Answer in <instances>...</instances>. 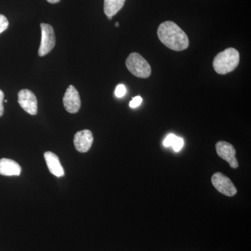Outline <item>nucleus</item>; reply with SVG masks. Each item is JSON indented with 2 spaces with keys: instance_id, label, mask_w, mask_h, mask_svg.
<instances>
[{
  "instance_id": "obj_1",
  "label": "nucleus",
  "mask_w": 251,
  "mask_h": 251,
  "mask_svg": "<svg viewBox=\"0 0 251 251\" xmlns=\"http://www.w3.org/2000/svg\"><path fill=\"white\" fill-rule=\"evenodd\" d=\"M157 34L159 40L173 50H184L189 46L186 33L173 21L162 23L158 28Z\"/></svg>"
},
{
  "instance_id": "obj_2",
  "label": "nucleus",
  "mask_w": 251,
  "mask_h": 251,
  "mask_svg": "<svg viewBox=\"0 0 251 251\" xmlns=\"http://www.w3.org/2000/svg\"><path fill=\"white\" fill-rule=\"evenodd\" d=\"M239 52L233 48H229L220 52L214 57L213 67L217 74L221 75L233 72L239 65Z\"/></svg>"
},
{
  "instance_id": "obj_3",
  "label": "nucleus",
  "mask_w": 251,
  "mask_h": 251,
  "mask_svg": "<svg viewBox=\"0 0 251 251\" xmlns=\"http://www.w3.org/2000/svg\"><path fill=\"white\" fill-rule=\"evenodd\" d=\"M127 69L135 76L147 78L151 75V69L150 64L143 56L137 52L130 54L126 60Z\"/></svg>"
},
{
  "instance_id": "obj_4",
  "label": "nucleus",
  "mask_w": 251,
  "mask_h": 251,
  "mask_svg": "<svg viewBox=\"0 0 251 251\" xmlns=\"http://www.w3.org/2000/svg\"><path fill=\"white\" fill-rule=\"evenodd\" d=\"M41 41L39 49V56L44 57L51 52L56 44L53 27L49 24L41 23Z\"/></svg>"
},
{
  "instance_id": "obj_5",
  "label": "nucleus",
  "mask_w": 251,
  "mask_h": 251,
  "mask_svg": "<svg viewBox=\"0 0 251 251\" xmlns=\"http://www.w3.org/2000/svg\"><path fill=\"white\" fill-rule=\"evenodd\" d=\"M211 183L214 187L227 197H233L237 193V188L229 177L222 173H216L211 176Z\"/></svg>"
},
{
  "instance_id": "obj_6",
  "label": "nucleus",
  "mask_w": 251,
  "mask_h": 251,
  "mask_svg": "<svg viewBox=\"0 0 251 251\" xmlns=\"http://www.w3.org/2000/svg\"><path fill=\"white\" fill-rule=\"evenodd\" d=\"M216 150L220 158L229 163L231 168H239V162L236 158V150L232 144L226 141H219L216 144Z\"/></svg>"
},
{
  "instance_id": "obj_7",
  "label": "nucleus",
  "mask_w": 251,
  "mask_h": 251,
  "mask_svg": "<svg viewBox=\"0 0 251 251\" xmlns=\"http://www.w3.org/2000/svg\"><path fill=\"white\" fill-rule=\"evenodd\" d=\"M18 103L21 108L31 115H36L38 112V102L35 94L29 90H22L18 92Z\"/></svg>"
},
{
  "instance_id": "obj_8",
  "label": "nucleus",
  "mask_w": 251,
  "mask_h": 251,
  "mask_svg": "<svg viewBox=\"0 0 251 251\" xmlns=\"http://www.w3.org/2000/svg\"><path fill=\"white\" fill-rule=\"evenodd\" d=\"M63 103L66 110L69 113H77L80 110L81 106L80 94L74 85H70L67 89L63 98Z\"/></svg>"
},
{
  "instance_id": "obj_9",
  "label": "nucleus",
  "mask_w": 251,
  "mask_h": 251,
  "mask_svg": "<svg viewBox=\"0 0 251 251\" xmlns=\"http://www.w3.org/2000/svg\"><path fill=\"white\" fill-rule=\"evenodd\" d=\"M93 142V134L91 130L87 129L77 132L74 138L75 148L80 153L87 152L92 148Z\"/></svg>"
},
{
  "instance_id": "obj_10",
  "label": "nucleus",
  "mask_w": 251,
  "mask_h": 251,
  "mask_svg": "<svg viewBox=\"0 0 251 251\" xmlns=\"http://www.w3.org/2000/svg\"><path fill=\"white\" fill-rule=\"evenodd\" d=\"M46 164L50 172L57 177H62L64 175V168L61 164L58 156L51 151H46L44 153Z\"/></svg>"
},
{
  "instance_id": "obj_11",
  "label": "nucleus",
  "mask_w": 251,
  "mask_h": 251,
  "mask_svg": "<svg viewBox=\"0 0 251 251\" xmlns=\"http://www.w3.org/2000/svg\"><path fill=\"white\" fill-rule=\"evenodd\" d=\"M22 168L15 161L9 158L0 159V175L4 176H19Z\"/></svg>"
},
{
  "instance_id": "obj_12",
  "label": "nucleus",
  "mask_w": 251,
  "mask_h": 251,
  "mask_svg": "<svg viewBox=\"0 0 251 251\" xmlns=\"http://www.w3.org/2000/svg\"><path fill=\"white\" fill-rule=\"evenodd\" d=\"M126 0H104V12L107 17H113L123 8Z\"/></svg>"
},
{
  "instance_id": "obj_13",
  "label": "nucleus",
  "mask_w": 251,
  "mask_h": 251,
  "mask_svg": "<svg viewBox=\"0 0 251 251\" xmlns=\"http://www.w3.org/2000/svg\"><path fill=\"white\" fill-rule=\"evenodd\" d=\"M9 27V21L4 15L0 14V34L7 29Z\"/></svg>"
},
{
  "instance_id": "obj_14",
  "label": "nucleus",
  "mask_w": 251,
  "mask_h": 251,
  "mask_svg": "<svg viewBox=\"0 0 251 251\" xmlns=\"http://www.w3.org/2000/svg\"><path fill=\"white\" fill-rule=\"evenodd\" d=\"M183 145H184V140L182 138L176 136L174 142H173V145H172V147H173V150L175 151H179L183 148Z\"/></svg>"
},
{
  "instance_id": "obj_15",
  "label": "nucleus",
  "mask_w": 251,
  "mask_h": 251,
  "mask_svg": "<svg viewBox=\"0 0 251 251\" xmlns=\"http://www.w3.org/2000/svg\"><path fill=\"white\" fill-rule=\"evenodd\" d=\"M126 93V89L125 85L123 84H120V85H117L116 89H115V94L118 98H122Z\"/></svg>"
},
{
  "instance_id": "obj_16",
  "label": "nucleus",
  "mask_w": 251,
  "mask_h": 251,
  "mask_svg": "<svg viewBox=\"0 0 251 251\" xmlns=\"http://www.w3.org/2000/svg\"><path fill=\"white\" fill-rule=\"evenodd\" d=\"M142 102H143V99L140 96H138V97H135L132 99L131 101L130 102L129 106L132 108H137V107L139 106Z\"/></svg>"
},
{
  "instance_id": "obj_17",
  "label": "nucleus",
  "mask_w": 251,
  "mask_h": 251,
  "mask_svg": "<svg viewBox=\"0 0 251 251\" xmlns=\"http://www.w3.org/2000/svg\"><path fill=\"white\" fill-rule=\"evenodd\" d=\"M176 135L174 134H169L168 136L166 137V139H165L164 142H163V145L166 147H170L172 146L173 145V142L175 138H176Z\"/></svg>"
},
{
  "instance_id": "obj_18",
  "label": "nucleus",
  "mask_w": 251,
  "mask_h": 251,
  "mask_svg": "<svg viewBox=\"0 0 251 251\" xmlns=\"http://www.w3.org/2000/svg\"><path fill=\"white\" fill-rule=\"evenodd\" d=\"M4 99V94L1 90H0V117L2 116L4 112V105H3V101Z\"/></svg>"
},
{
  "instance_id": "obj_19",
  "label": "nucleus",
  "mask_w": 251,
  "mask_h": 251,
  "mask_svg": "<svg viewBox=\"0 0 251 251\" xmlns=\"http://www.w3.org/2000/svg\"><path fill=\"white\" fill-rule=\"evenodd\" d=\"M47 1H49L50 4H57V3L60 1V0H47Z\"/></svg>"
},
{
  "instance_id": "obj_20",
  "label": "nucleus",
  "mask_w": 251,
  "mask_h": 251,
  "mask_svg": "<svg viewBox=\"0 0 251 251\" xmlns=\"http://www.w3.org/2000/svg\"><path fill=\"white\" fill-rule=\"evenodd\" d=\"M119 26H120V24H119V23H115V27H118Z\"/></svg>"
},
{
  "instance_id": "obj_21",
  "label": "nucleus",
  "mask_w": 251,
  "mask_h": 251,
  "mask_svg": "<svg viewBox=\"0 0 251 251\" xmlns=\"http://www.w3.org/2000/svg\"><path fill=\"white\" fill-rule=\"evenodd\" d=\"M107 18H108V20H110H110H112V17H107Z\"/></svg>"
}]
</instances>
